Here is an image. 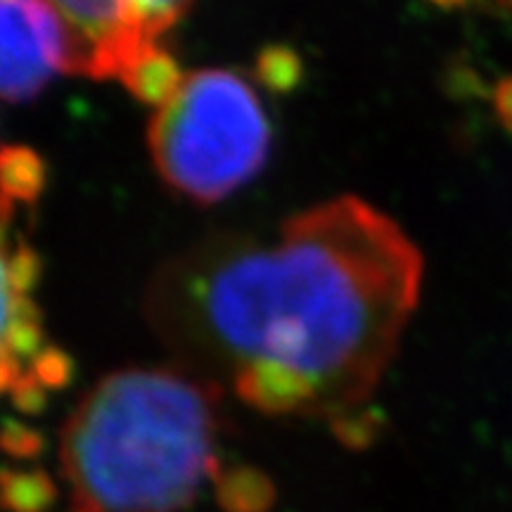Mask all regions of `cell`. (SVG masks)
<instances>
[{"label":"cell","instance_id":"1","mask_svg":"<svg viewBox=\"0 0 512 512\" xmlns=\"http://www.w3.org/2000/svg\"><path fill=\"white\" fill-rule=\"evenodd\" d=\"M422 254L354 195L162 266L145 311L183 368L230 380L271 415H351L373 394L420 297Z\"/></svg>","mask_w":512,"mask_h":512},{"label":"cell","instance_id":"2","mask_svg":"<svg viewBox=\"0 0 512 512\" xmlns=\"http://www.w3.org/2000/svg\"><path fill=\"white\" fill-rule=\"evenodd\" d=\"M221 384L178 368H124L62 427L72 512H178L216 475Z\"/></svg>","mask_w":512,"mask_h":512},{"label":"cell","instance_id":"3","mask_svg":"<svg viewBox=\"0 0 512 512\" xmlns=\"http://www.w3.org/2000/svg\"><path fill=\"white\" fill-rule=\"evenodd\" d=\"M147 143L166 183L197 202H216L261 169L271 128L242 76L197 69L152 114Z\"/></svg>","mask_w":512,"mask_h":512},{"label":"cell","instance_id":"4","mask_svg":"<svg viewBox=\"0 0 512 512\" xmlns=\"http://www.w3.org/2000/svg\"><path fill=\"white\" fill-rule=\"evenodd\" d=\"M67 34V74L121 76L133 57L152 46L131 0L53 3Z\"/></svg>","mask_w":512,"mask_h":512},{"label":"cell","instance_id":"5","mask_svg":"<svg viewBox=\"0 0 512 512\" xmlns=\"http://www.w3.org/2000/svg\"><path fill=\"white\" fill-rule=\"evenodd\" d=\"M3 67L0 91L10 102L27 100L67 64V34L53 3L5 0L0 5Z\"/></svg>","mask_w":512,"mask_h":512},{"label":"cell","instance_id":"6","mask_svg":"<svg viewBox=\"0 0 512 512\" xmlns=\"http://www.w3.org/2000/svg\"><path fill=\"white\" fill-rule=\"evenodd\" d=\"M183 76L174 57L152 43L133 57L119 79L138 100L159 107L178 91Z\"/></svg>","mask_w":512,"mask_h":512},{"label":"cell","instance_id":"7","mask_svg":"<svg viewBox=\"0 0 512 512\" xmlns=\"http://www.w3.org/2000/svg\"><path fill=\"white\" fill-rule=\"evenodd\" d=\"M216 501L223 512H268L275 503V486L256 467H233L216 477Z\"/></svg>","mask_w":512,"mask_h":512},{"label":"cell","instance_id":"8","mask_svg":"<svg viewBox=\"0 0 512 512\" xmlns=\"http://www.w3.org/2000/svg\"><path fill=\"white\" fill-rule=\"evenodd\" d=\"M0 178H3V209L8 219L12 200L34 202L41 195L46 164L31 147L5 145L0 152Z\"/></svg>","mask_w":512,"mask_h":512},{"label":"cell","instance_id":"9","mask_svg":"<svg viewBox=\"0 0 512 512\" xmlns=\"http://www.w3.org/2000/svg\"><path fill=\"white\" fill-rule=\"evenodd\" d=\"M57 498V489L46 472H3V508L10 512H48Z\"/></svg>","mask_w":512,"mask_h":512},{"label":"cell","instance_id":"10","mask_svg":"<svg viewBox=\"0 0 512 512\" xmlns=\"http://www.w3.org/2000/svg\"><path fill=\"white\" fill-rule=\"evenodd\" d=\"M256 74L275 93H287L302 79V60L287 46H268L256 60Z\"/></svg>","mask_w":512,"mask_h":512},{"label":"cell","instance_id":"11","mask_svg":"<svg viewBox=\"0 0 512 512\" xmlns=\"http://www.w3.org/2000/svg\"><path fill=\"white\" fill-rule=\"evenodd\" d=\"M38 256L29 245L10 247L5 242L3 249V290L15 294H27L29 287L38 278Z\"/></svg>","mask_w":512,"mask_h":512},{"label":"cell","instance_id":"12","mask_svg":"<svg viewBox=\"0 0 512 512\" xmlns=\"http://www.w3.org/2000/svg\"><path fill=\"white\" fill-rule=\"evenodd\" d=\"M133 10L143 24L147 38H155L181 19L190 10L188 3L181 0H131Z\"/></svg>","mask_w":512,"mask_h":512},{"label":"cell","instance_id":"13","mask_svg":"<svg viewBox=\"0 0 512 512\" xmlns=\"http://www.w3.org/2000/svg\"><path fill=\"white\" fill-rule=\"evenodd\" d=\"M27 375L41 384V387H62L72 377V361L57 347H46L38 351L34 366H31Z\"/></svg>","mask_w":512,"mask_h":512},{"label":"cell","instance_id":"14","mask_svg":"<svg viewBox=\"0 0 512 512\" xmlns=\"http://www.w3.org/2000/svg\"><path fill=\"white\" fill-rule=\"evenodd\" d=\"M3 448L17 458H31L41 451V437L29 427L8 418L3 427Z\"/></svg>","mask_w":512,"mask_h":512},{"label":"cell","instance_id":"15","mask_svg":"<svg viewBox=\"0 0 512 512\" xmlns=\"http://www.w3.org/2000/svg\"><path fill=\"white\" fill-rule=\"evenodd\" d=\"M332 427H335L337 437L344 441V444L354 446V448H361L366 446L370 439H373V420L366 418V415H344V418H339L332 422Z\"/></svg>","mask_w":512,"mask_h":512},{"label":"cell","instance_id":"16","mask_svg":"<svg viewBox=\"0 0 512 512\" xmlns=\"http://www.w3.org/2000/svg\"><path fill=\"white\" fill-rule=\"evenodd\" d=\"M43 389L36 380H31V377L24 373L19 377V382L12 387V392H15V403L19 411L24 413H38L43 408V403H46V394H43Z\"/></svg>","mask_w":512,"mask_h":512},{"label":"cell","instance_id":"17","mask_svg":"<svg viewBox=\"0 0 512 512\" xmlns=\"http://www.w3.org/2000/svg\"><path fill=\"white\" fill-rule=\"evenodd\" d=\"M496 112L508 128H512V76L503 79L496 88Z\"/></svg>","mask_w":512,"mask_h":512}]
</instances>
